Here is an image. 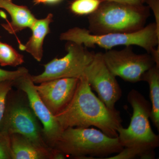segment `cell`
<instances>
[{
  "label": "cell",
  "mask_w": 159,
  "mask_h": 159,
  "mask_svg": "<svg viewBox=\"0 0 159 159\" xmlns=\"http://www.w3.org/2000/svg\"><path fill=\"white\" fill-rule=\"evenodd\" d=\"M103 0H74L70 6L72 13L79 16L90 15L95 12Z\"/></svg>",
  "instance_id": "obj_17"
},
{
  "label": "cell",
  "mask_w": 159,
  "mask_h": 159,
  "mask_svg": "<svg viewBox=\"0 0 159 159\" xmlns=\"http://www.w3.org/2000/svg\"><path fill=\"white\" fill-rule=\"evenodd\" d=\"M155 150L146 151L134 147H125L116 155L106 158L107 159H132L139 157L141 159H154Z\"/></svg>",
  "instance_id": "obj_18"
},
{
  "label": "cell",
  "mask_w": 159,
  "mask_h": 159,
  "mask_svg": "<svg viewBox=\"0 0 159 159\" xmlns=\"http://www.w3.org/2000/svg\"><path fill=\"white\" fill-rule=\"evenodd\" d=\"M54 117L63 130L94 126L112 138L118 137V129L122 126L119 111L108 108L94 94L84 76L79 78L68 105Z\"/></svg>",
  "instance_id": "obj_1"
},
{
  "label": "cell",
  "mask_w": 159,
  "mask_h": 159,
  "mask_svg": "<svg viewBox=\"0 0 159 159\" xmlns=\"http://www.w3.org/2000/svg\"><path fill=\"white\" fill-rule=\"evenodd\" d=\"M145 0H142V3L144 4V2H145Z\"/></svg>",
  "instance_id": "obj_25"
},
{
  "label": "cell",
  "mask_w": 159,
  "mask_h": 159,
  "mask_svg": "<svg viewBox=\"0 0 159 159\" xmlns=\"http://www.w3.org/2000/svg\"><path fill=\"white\" fill-rule=\"evenodd\" d=\"M104 1L114 2L121 3V4H126V5H132V6H139L143 4L142 0H103Z\"/></svg>",
  "instance_id": "obj_23"
},
{
  "label": "cell",
  "mask_w": 159,
  "mask_h": 159,
  "mask_svg": "<svg viewBox=\"0 0 159 159\" xmlns=\"http://www.w3.org/2000/svg\"><path fill=\"white\" fill-rule=\"evenodd\" d=\"M0 132L8 135L20 134L40 145L49 147L44 140L43 128L27 95L18 89L15 91L12 89L8 94L5 112L0 122Z\"/></svg>",
  "instance_id": "obj_5"
},
{
  "label": "cell",
  "mask_w": 159,
  "mask_h": 159,
  "mask_svg": "<svg viewBox=\"0 0 159 159\" xmlns=\"http://www.w3.org/2000/svg\"><path fill=\"white\" fill-rule=\"evenodd\" d=\"M133 109L127 128L118 129V138L122 147H134L146 151L155 150L159 145V137L152 129L149 119L151 105L142 94L132 89L127 97Z\"/></svg>",
  "instance_id": "obj_6"
},
{
  "label": "cell",
  "mask_w": 159,
  "mask_h": 159,
  "mask_svg": "<svg viewBox=\"0 0 159 159\" xmlns=\"http://www.w3.org/2000/svg\"><path fill=\"white\" fill-rule=\"evenodd\" d=\"M0 8L6 10L11 17V21L2 24L9 34H15L27 28L30 29L36 20L28 7L17 5L12 0H0Z\"/></svg>",
  "instance_id": "obj_13"
},
{
  "label": "cell",
  "mask_w": 159,
  "mask_h": 159,
  "mask_svg": "<svg viewBox=\"0 0 159 159\" xmlns=\"http://www.w3.org/2000/svg\"><path fill=\"white\" fill-rule=\"evenodd\" d=\"M60 39L82 45L87 48L98 46L106 51L118 46H138L150 54L157 46H159V31L155 23H151L139 31L128 33L95 34L90 33L88 29L77 27L61 33Z\"/></svg>",
  "instance_id": "obj_4"
},
{
  "label": "cell",
  "mask_w": 159,
  "mask_h": 159,
  "mask_svg": "<svg viewBox=\"0 0 159 159\" xmlns=\"http://www.w3.org/2000/svg\"><path fill=\"white\" fill-rule=\"evenodd\" d=\"M83 76L105 105L110 109H116V103L122 97V89L116 77L105 64L102 53H95Z\"/></svg>",
  "instance_id": "obj_9"
},
{
  "label": "cell",
  "mask_w": 159,
  "mask_h": 159,
  "mask_svg": "<svg viewBox=\"0 0 159 159\" xmlns=\"http://www.w3.org/2000/svg\"><path fill=\"white\" fill-rule=\"evenodd\" d=\"M144 3H147L149 9L153 11L157 29L159 31V0H145Z\"/></svg>",
  "instance_id": "obj_22"
},
{
  "label": "cell",
  "mask_w": 159,
  "mask_h": 159,
  "mask_svg": "<svg viewBox=\"0 0 159 159\" xmlns=\"http://www.w3.org/2000/svg\"><path fill=\"white\" fill-rule=\"evenodd\" d=\"M29 73L14 80V86L27 95L31 108L43 125V135L47 145L54 148L63 129L40 98Z\"/></svg>",
  "instance_id": "obj_10"
},
{
  "label": "cell",
  "mask_w": 159,
  "mask_h": 159,
  "mask_svg": "<svg viewBox=\"0 0 159 159\" xmlns=\"http://www.w3.org/2000/svg\"><path fill=\"white\" fill-rule=\"evenodd\" d=\"M25 62L23 55L10 45L0 41V65L16 67Z\"/></svg>",
  "instance_id": "obj_16"
},
{
  "label": "cell",
  "mask_w": 159,
  "mask_h": 159,
  "mask_svg": "<svg viewBox=\"0 0 159 159\" xmlns=\"http://www.w3.org/2000/svg\"><path fill=\"white\" fill-rule=\"evenodd\" d=\"M28 73V69L24 67H20L14 71L6 70L0 68V82L6 80L14 81Z\"/></svg>",
  "instance_id": "obj_20"
},
{
  "label": "cell",
  "mask_w": 159,
  "mask_h": 159,
  "mask_svg": "<svg viewBox=\"0 0 159 159\" xmlns=\"http://www.w3.org/2000/svg\"><path fill=\"white\" fill-rule=\"evenodd\" d=\"M67 54L61 58H54L44 65V70L37 75H31L34 84L62 78H80L93 59L95 53L82 45L67 41Z\"/></svg>",
  "instance_id": "obj_7"
},
{
  "label": "cell",
  "mask_w": 159,
  "mask_h": 159,
  "mask_svg": "<svg viewBox=\"0 0 159 159\" xmlns=\"http://www.w3.org/2000/svg\"><path fill=\"white\" fill-rule=\"evenodd\" d=\"M14 81L11 80L0 82V122L5 112L7 96L14 87Z\"/></svg>",
  "instance_id": "obj_19"
},
{
  "label": "cell",
  "mask_w": 159,
  "mask_h": 159,
  "mask_svg": "<svg viewBox=\"0 0 159 159\" xmlns=\"http://www.w3.org/2000/svg\"><path fill=\"white\" fill-rule=\"evenodd\" d=\"M0 159H11L9 135L0 132Z\"/></svg>",
  "instance_id": "obj_21"
},
{
  "label": "cell",
  "mask_w": 159,
  "mask_h": 159,
  "mask_svg": "<svg viewBox=\"0 0 159 159\" xmlns=\"http://www.w3.org/2000/svg\"><path fill=\"white\" fill-rule=\"evenodd\" d=\"M11 159H63L65 155L54 148L43 146L18 134L9 135Z\"/></svg>",
  "instance_id": "obj_12"
},
{
  "label": "cell",
  "mask_w": 159,
  "mask_h": 159,
  "mask_svg": "<svg viewBox=\"0 0 159 159\" xmlns=\"http://www.w3.org/2000/svg\"><path fill=\"white\" fill-rule=\"evenodd\" d=\"M102 55L112 74L127 82L142 81L145 72L155 65L150 54H136L131 46H126L121 50H107Z\"/></svg>",
  "instance_id": "obj_8"
},
{
  "label": "cell",
  "mask_w": 159,
  "mask_h": 159,
  "mask_svg": "<svg viewBox=\"0 0 159 159\" xmlns=\"http://www.w3.org/2000/svg\"><path fill=\"white\" fill-rule=\"evenodd\" d=\"M119 139L108 136L101 130L89 127H69L63 131L54 148L66 157L87 159L106 157L120 152Z\"/></svg>",
  "instance_id": "obj_3"
},
{
  "label": "cell",
  "mask_w": 159,
  "mask_h": 159,
  "mask_svg": "<svg viewBox=\"0 0 159 159\" xmlns=\"http://www.w3.org/2000/svg\"><path fill=\"white\" fill-rule=\"evenodd\" d=\"M1 35H0V39H1ZM0 41H1V40H0Z\"/></svg>",
  "instance_id": "obj_26"
},
{
  "label": "cell",
  "mask_w": 159,
  "mask_h": 159,
  "mask_svg": "<svg viewBox=\"0 0 159 159\" xmlns=\"http://www.w3.org/2000/svg\"><path fill=\"white\" fill-rule=\"evenodd\" d=\"M53 14L49 13L46 17L35 20L30 29L31 35L22 49L29 53L35 60L41 61L43 55V43L45 39L50 33V25L53 22Z\"/></svg>",
  "instance_id": "obj_14"
},
{
  "label": "cell",
  "mask_w": 159,
  "mask_h": 159,
  "mask_svg": "<svg viewBox=\"0 0 159 159\" xmlns=\"http://www.w3.org/2000/svg\"><path fill=\"white\" fill-rule=\"evenodd\" d=\"M79 78H58L35 85L38 94L54 116L62 111L73 98Z\"/></svg>",
  "instance_id": "obj_11"
},
{
  "label": "cell",
  "mask_w": 159,
  "mask_h": 159,
  "mask_svg": "<svg viewBox=\"0 0 159 159\" xmlns=\"http://www.w3.org/2000/svg\"><path fill=\"white\" fill-rule=\"evenodd\" d=\"M62 0H33V2L34 5L41 4H56L60 2Z\"/></svg>",
  "instance_id": "obj_24"
},
{
  "label": "cell",
  "mask_w": 159,
  "mask_h": 159,
  "mask_svg": "<svg viewBox=\"0 0 159 159\" xmlns=\"http://www.w3.org/2000/svg\"><path fill=\"white\" fill-rule=\"evenodd\" d=\"M150 9L143 4L132 6L103 1L89 16L88 30L95 34L135 32L145 27Z\"/></svg>",
  "instance_id": "obj_2"
},
{
  "label": "cell",
  "mask_w": 159,
  "mask_h": 159,
  "mask_svg": "<svg viewBox=\"0 0 159 159\" xmlns=\"http://www.w3.org/2000/svg\"><path fill=\"white\" fill-rule=\"evenodd\" d=\"M142 81L148 83L151 105L150 118L154 125L159 129V67L156 65L143 75Z\"/></svg>",
  "instance_id": "obj_15"
}]
</instances>
